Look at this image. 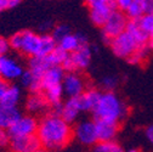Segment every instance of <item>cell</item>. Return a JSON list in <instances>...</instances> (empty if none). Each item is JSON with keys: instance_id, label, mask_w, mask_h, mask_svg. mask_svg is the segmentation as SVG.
<instances>
[{"instance_id": "cell-1", "label": "cell", "mask_w": 153, "mask_h": 152, "mask_svg": "<svg viewBox=\"0 0 153 152\" xmlns=\"http://www.w3.org/2000/svg\"><path fill=\"white\" fill-rule=\"evenodd\" d=\"M36 135L44 150L57 151L69 144L74 131L71 124L56 112L48 113L38 123Z\"/></svg>"}, {"instance_id": "cell-2", "label": "cell", "mask_w": 153, "mask_h": 152, "mask_svg": "<svg viewBox=\"0 0 153 152\" xmlns=\"http://www.w3.org/2000/svg\"><path fill=\"white\" fill-rule=\"evenodd\" d=\"M9 42L11 50L28 56L29 59L48 55L57 46V42L50 33L39 34L28 29L15 33Z\"/></svg>"}, {"instance_id": "cell-3", "label": "cell", "mask_w": 153, "mask_h": 152, "mask_svg": "<svg viewBox=\"0 0 153 152\" xmlns=\"http://www.w3.org/2000/svg\"><path fill=\"white\" fill-rule=\"evenodd\" d=\"M95 119H103L119 123L126 116L124 102L113 91L101 92L99 102L92 110Z\"/></svg>"}, {"instance_id": "cell-4", "label": "cell", "mask_w": 153, "mask_h": 152, "mask_svg": "<svg viewBox=\"0 0 153 152\" xmlns=\"http://www.w3.org/2000/svg\"><path fill=\"white\" fill-rule=\"evenodd\" d=\"M108 45L112 52L117 57L125 59V60H128L137 49L146 46V45H142L128 29H125L123 33H120L119 35L111 39L108 42Z\"/></svg>"}, {"instance_id": "cell-5", "label": "cell", "mask_w": 153, "mask_h": 152, "mask_svg": "<svg viewBox=\"0 0 153 152\" xmlns=\"http://www.w3.org/2000/svg\"><path fill=\"white\" fill-rule=\"evenodd\" d=\"M91 48L89 44H84L75 51L69 52L67 59L62 63V68L66 72H79L86 69L91 61Z\"/></svg>"}, {"instance_id": "cell-6", "label": "cell", "mask_w": 153, "mask_h": 152, "mask_svg": "<svg viewBox=\"0 0 153 152\" xmlns=\"http://www.w3.org/2000/svg\"><path fill=\"white\" fill-rule=\"evenodd\" d=\"M128 22H129V18L124 11H120L117 9L112 12V15L107 18L105 25L101 27L103 39L107 42V44L111 39L119 35L120 33H123L126 29Z\"/></svg>"}, {"instance_id": "cell-7", "label": "cell", "mask_w": 153, "mask_h": 152, "mask_svg": "<svg viewBox=\"0 0 153 152\" xmlns=\"http://www.w3.org/2000/svg\"><path fill=\"white\" fill-rule=\"evenodd\" d=\"M114 10H117V7L113 0H96L89 5L90 20L95 26L101 28Z\"/></svg>"}, {"instance_id": "cell-8", "label": "cell", "mask_w": 153, "mask_h": 152, "mask_svg": "<svg viewBox=\"0 0 153 152\" xmlns=\"http://www.w3.org/2000/svg\"><path fill=\"white\" fill-rule=\"evenodd\" d=\"M38 122L33 116H20L12 125L7 129L11 138H18V136H27L36 134L38 129Z\"/></svg>"}, {"instance_id": "cell-9", "label": "cell", "mask_w": 153, "mask_h": 152, "mask_svg": "<svg viewBox=\"0 0 153 152\" xmlns=\"http://www.w3.org/2000/svg\"><path fill=\"white\" fill-rule=\"evenodd\" d=\"M9 147L11 152H44V147L36 134L11 138Z\"/></svg>"}, {"instance_id": "cell-10", "label": "cell", "mask_w": 153, "mask_h": 152, "mask_svg": "<svg viewBox=\"0 0 153 152\" xmlns=\"http://www.w3.org/2000/svg\"><path fill=\"white\" fill-rule=\"evenodd\" d=\"M62 86L68 98H76L86 90L85 80L78 72H66Z\"/></svg>"}, {"instance_id": "cell-11", "label": "cell", "mask_w": 153, "mask_h": 152, "mask_svg": "<svg viewBox=\"0 0 153 152\" xmlns=\"http://www.w3.org/2000/svg\"><path fill=\"white\" fill-rule=\"evenodd\" d=\"M73 131H74V136L76 138V140L84 145H95L99 141L95 121L80 122Z\"/></svg>"}, {"instance_id": "cell-12", "label": "cell", "mask_w": 153, "mask_h": 152, "mask_svg": "<svg viewBox=\"0 0 153 152\" xmlns=\"http://www.w3.org/2000/svg\"><path fill=\"white\" fill-rule=\"evenodd\" d=\"M23 67L22 65L16 61L15 59L9 57L7 55L0 56V77L9 80L13 82L20 79V77L23 73Z\"/></svg>"}, {"instance_id": "cell-13", "label": "cell", "mask_w": 153, "mask_h": 152, "mask_svg": "<svg viewBox=\"0 0 153 152\" xmlns=\"http://www.w3.org/2000/svg\"><path fill=\"white\" fill-rule=\"evenodd\" d=\"M83 111L79 98H68L66 102H62L61 105L55 107V112L57 115H60L66 122L69 124L75 122V119L78 118L79 113Z\"/></svg>"}, {"instance_id": "cell-14", "label": "cell", "mask_w": 153, "mask_h": 152, "mask_svg": "<svg viewBox=\"0 0 153 152\" xmlns=\"http://www.w3.org/2000/svg\"><path fill=\"white\" fill-rule=\"evenodd\" d=\"M95 123H96V131H97L99 141L114 140V138H116L118 133V129H119V123L103 121V119H95Z\"/></svg>"}, {"instance_id": "cell-15", "label": "cell", "mask_w": 153, "mask_h": 152, "mask_svg": "<svg viewBox=\"0 0 153 152\" xmlns=\"http://www.w3.org/2000/svg\"><path fill=\"white\" fill-rule=\"evenodd\" d=\"M65 74H66V71L62 68V66H53L46 69L42 74V90L51 85L62 84Z\"/></svg>"}, {"instance_id": "cell-16", "label": "cell", "mask_w": 153, "mask_h": 152, "mask_svg": "<svg viewBox=\"0 0 153 152\" xmlns=\"http://www.w3.org/2000/svg\"><path fill=\"white\" fill-rule=\"evenodd\" d=\"M84 44H88L86 37L83 34H76V33H72V32L68 33L66 37H63L62 39L57 43V45L62 48L65 51H67L68 54L75 51L76 49L80 48Z\"/></svg>"}, {"instance_id": "cell-17", "label": "cell", "mask_w": 153, "mask_h": 152, "mask_svg": "<svg viewBox=\"0 0 153 152\" xmlns=\"http://www.w3.org/2000/svg\"><path fill=\"white\" fill-rule=\"evenodd\" d=\"M48 106H50V105L42 91L30 92V95L27 98V101H26V108L30 113L43 112Z\"/></svg>"}, {"instance_id": "cell-18", "label": "cell", "mask_w": 153, "mask_h": 152, "mask_svg": "<svg viewBox=\"0 0 153 152\" xmlns=\"http://www.w3.org/2000/svg\"><path fill=\"white\" fill-rule=\"evenodd\" d=\"M20 82H21V85L28 89L30 92L42 91V77L35 74L29 68L23 71L22 75L20 77Z\"/></svg>"}, {"instance_id": "cell-19", "label": "cell", "mask_w": 153, "mask_h": 152, "mask_svg": "<svg viewBox=\"0 0 153 152\" xmlns=\"http://www.w3.org/2000/svg\"><path fill=\"white\" fill-rule=\"evenodd\" d=\"M20 116L21 112L18 107H9L0 105V128L9 129Z\"/></svg>"}, {"instance_id": "cell-20", "label": "cell", "mask_w": 153, "mask_h": 152, "mask_svg": "<svg viewBox=\"0 0 153 152\" xmlns=\"http://www.w3.org/2000/svg\"><path fill=\"white\" fill-rule=\"evenodd\" d=\"M42 92L44 94V96L46 98L49 105L52 106L53 108H55L56 106H59V105L62 104V98H63V94H65L62 84L48 86V88L43 89Z\"/></svg>"}, {"instance_id": "cell-21", "label": "cell", "mask_w": 153, "mask_h": 152, "mask_svg": "<svg viewBox=\"0 0 153 152\" xmlns=\"http://www.w3.org/2000/svg\"><path fill=\"white\" fill-rule=\"evenodd\" d=\"M101 96V92L96 89H88L82 95H79V101L82 105L83 111H92L99 102V99Z\"/></svg>"}, {"instance_id": "cell-22", "label": "cell", "mask_w": 153, "mask_h": 152, "mask_svg": "<svg viewBox=\"0 0 153 152\" xmlns=\"http://www.w3.org/2000/svg\"><path fill=\"white\" fill-rule=\"evenodd\" d=\"M21 101V89L15 84H10L7 91L5 92L4 98L0 101V105L9 106V107H17Z\"/></svg>"}, {"instance_id": "cell-23", "label": "cell", "mask_w": 153, "mask_h": 152, "mask_svg": "<svg viewBox=\"0 0 153 152\" xmlns=\"http://www.w3.org/2000/svg\"><path fill=\"white\" fill-rule=\"evenodd\" d=\"M146 6L142 0H134V1L128 6L125 10V15L128 16L129 20H139L146 13Z\"/></svg>"}, {"instance_id": "cell-24", "label": "cell", "mask_w": 153, "mask_h": 152, "mask_svg": "<svg viewBox=\"0 0 153 152\" xmlns=\"http://www.w3.org/2000/svg\"><path fill=\"white\" fill-rule=\"evenodd\" d=\"M92 152H124L120 145H118L114 140L109 141H97L94 145Z\"/></svg>"}, {"instance_id": "cell-25", "label": "cell", "mask_w": 153, "mask_h": 152, "mask_svg": "<svg viewBox=\"0 0 153 152\" xmlns=\"http://www.w3.org/2000/svg\"><path fill=\"white\" fill-rule=\"evenodd\" d=\"M137 22L147 35L153 33V12H146L141 18H139Z\"/></svg>"}, {"instance_id": "cell-26", "label": "cell", "mask_w": 153, "mask_h": 152, "mask_svg": "<svg viewBox=\"0 0 153 152\" xmlns=\"http://www.w3.org/2000/svg\"><path fill=\"white\" fill-rule=\"evenodd\" d=\"M68 33H71V29H69V27H68L67 25H65V23L55 25V26L52 27L51 32H50V34L52 35V38H53V39H55L57 43H59L63 37H66Z\"/></svg>"}, {"instance_id": "cell-27", "label": "cell", "mask_w": 153, "mask_h": 152, "mask_svg": "<svg viewBox=\"0 0 153 152\" xmlns=\"http://www.w3.org/2000/svg\"><path fill=\"white\" fill-rule=\"evenodd\" d=\"M147 52H148V48L147 46H143V48H140L137 49L135 52H134L130 57L128 59V61L132 65H140L145 61V59L147 57Z\"/></svg>"}, {"instance_id": "cell-28", "label": "cell", "mask_w": 153, "mask_h": 152, "mask_svg": "<svg viewBox=\"0 0 153 152\" xmlns=\"http://www.w3.org/2000/svg\"><path fill=\"white\" fill-rule=\"evenodd\" d=\"M117 83H118L117 78L113 77V75H106L101 82V84L106 91H113V89L117 86Z\"/></svg>"}, {"instance_id": "cell-29", "label": "cell", "mask_w": 153, "mask_h": 152, "mask_svg": "<svg viewBox=\"0 0 153 152\" xmlns=\"http://www.w3.org/2000/svg\"><path fill=\"white\" fill-rule=\"evenodd\" d=\"M10 140H11V136L9 134L7 129L0 128V148H4L6 146H9Z\"/></svg>"}, {"instance_id": "cell-30", "label": "cell", "mask_w": 153, "mask_h": 152, "mask_svg": "<svg viewBox=\"0 0 153 152\" xmlns=\"http://www.w3.org/2000/svg\"><path fill=\"white\" fill-rule=\"evenodd\" d=\"M21 3V0H0V12L12 9Z\"/></svg>"}, {"instance_id": "cell-31", "label": "cell", "mask_w": 153, "mask_h": 152, "mask_svg": "<svg viewBox=\"0 0 153 152\" xmlns=\"http://www.w3.org/2000/svg\"><path fill=\"white\" fill-rule=\"evenodd\" d=\"M10 50H11V46H10L9 39H6L4 37H0V56L7 55Z\"/></svg>"}, {"instance_id": "cell-32", "label": "cell", "mask_w": 153, "mask_h": 152, "mask_svg": "<svg viewBox=\"0 0 153 152\" xmlns=\"http://www.w3.org/2000/svg\"><path fill=\"white\" fill-rule=\"evenodd\" d=\"M134 1V0H113V3L114 5H116V7L120 11H124L128 9V6Z\"/></svg>"}, {"instance_id": "cell-33", "label": "cell", "mask_w": 153, "mask_h": 152, "mask_svg": "<svg viewBox=\"0 0 153 152\" xmlns=\"http://www.w3.org/2000/svg\"><path fill=\"white\" fill-rule=\"evenodd\" d=\"M9 86H10V82L0 77V101H1V99L4 98V95L7 91Z\"/></svg>"}, {"instance_id": "cell-34", "label": "cell", "mask_w": 153, "mask_h": 152, "mask_svg": "<svg viewBox=\"0 0 153 152\" xmlns=\"http://www.w3.org/2000/svg\"><path fill=\"white\" fill-rule=\"evenodd\" d=\"M146 138L148 139V141L151 144H153V124H151L147 129H146Z\"/></svg>"}, {"instance_id": "cell-35", "label": "cell", "mask_w": 153, "mask_h": 152, "mask_svg": "<svg viewBox=\"0 0 153 152\" xmlns=\"http://www.w3.org/2000/svg\"><path fill=\"white\" fill-rule=\"evenodd\" d=\"M145 6H146V11L147 12H153V0H142Z\"/></svg>"}, {"instance_id": "cell-36", "label": "cell", "mask_w": 153, "mask_h": 152, "mask_svg": "<svg viewBox=\"0 0 153 152\" xmlns=\"http://www.w3.org/2000/svg\"><path fill=\"white\" fill-rule=\"evenodd\" d=\"M147 48H148V50H152L153 51V33H151L149 35H148V38H147Z\"/></svg>"}, {"instance_id": "cell-37", "label": "cell", "mask_w": 153, "mask_h": 152, "mask_svg": "<svg viewBox=\"0 0 153 152\" xmlns=\"http://www.w3.org/2000/svg\"><path fill=\"white\" fill-rule=\"evenodd\" d=\"M94 1H96V0H84V3H85V4L88 5V6H89L90 4H92Z\"/></svg>"}, {"instance_id": "cell-38", "label": "cell", "mask_w": 153, "mask_h": 152, "mask_svg": "<svg viewBox=\"0 0 153 152\" xmlns=\"http://www.w3.org/2000/svg\"><path fill=\"white\" fill-rule=\"evenodd\" d=\"M126 152H139L137 150H129V151H126Z\"/></svg>"}, {"instance_id": "cell-39", "label": "cell", "mask_w": 153, "mask_h": 152, "mask_svg": "<svg viewBox=\"0 0 153 152\" xmlns=\"http://www.w3.org/2000/svg\"><path fill=\"white\" fill-rule=\"evenodd\" d=\"M0 152H3V151H1V148H0Z\"/></svg>"}, {"instance_id": "cell-40", "label": "cell", "mask_w": 153, "mask_h": 152, "mask_svg": "<svg viewBox=\"0 0 153 152\" xmlns=\"http://www.w3.org/2000/svg\"><path fill=\"white\" fill-rule=\"evenodd\" d=\"M21 1H22V0H21Z\"/></svg>"}]
</instances>
